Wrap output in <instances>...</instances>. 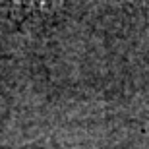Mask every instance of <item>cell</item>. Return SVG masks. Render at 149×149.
Instances as JSON below:
<instances>
[{
	"label": "cell",
	"mask_w": 149,
	"mask_h": 149,
	"mask_svg": "<svg viewBox=\"0 0 149 149\" xmlns=\"http://www.w3.org/2000/svg\"><path fill=\"white\" fill-rule=\"evenodd\" d=\"M14 4V16L19 19L39 16H52L64 4V0H12Z\"/></svg>",
	"instance_id": "1"
}]
</instances>
